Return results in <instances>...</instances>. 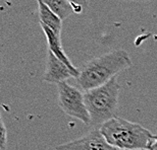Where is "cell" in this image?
Wrapping results in <instances>:
<instances>
[{
  "instance_id": "cell-5",
  "label": "cell",
  "mask_w": 157,
  "mask_h": 150,
  "mask_svg": "<svg viewBox=\"0 0 157 150\" xmlns=\"http://www.w3.org/2000/svg\"><path fill=\"white\" fill-rule=\"evenodd\" d=\"M54 150H119L106 141L99 129H94L81 138L56 146Z\"/></svg>"
},
{
  "instance_id": "cell-11",
  "label": "cell",
  "mask_w": 157,
  "mask_h": 150,
  "mask_svg": "<svg viewBox=\"0 0 157 150\" xmlns=\"http://www.w3.org/2000/svg\"><path fill=\"white\" fill-rule=\"evenodd\" d=\"M74 7L75 13H82L84 8L88 5V0H67Z\"/></svg>"
},
{
  "instance_id": "cell-8",
  "label": "cell",
  "mask_w": 157,
  "mask_h": 150,
  "mask_svg": "<svg viewBox=\"0 0 157 150\" xmlns=\"http://www.w3.org/2000/svg\"><path fill=\"white\" fill-rule=\"evenodd\" d=\"M38 1V7H39V18L40 23L44 24L50 30H53L57 36L61 35V29H62V20L61 18L55 14L48 6H46L42 1Z\"/></svg>"
},
{
  "instance_id": "cell-7",
  "label": "cell",
  "mask_w": 157,
  "mask_h": 150,
  "mask_svg": "<svg viewBox=\"0 0 157 150\" xmlns=\"http://www.w3.org/2000/svg\"><path fill=\"white\" fill-rule=\"evenodd\" d=\"M41 27H42V30H44V33H45V35H46L47 42H48V46H49V51H51L59 60L63 62L65 65H67L68 68L78 76L80 70L77 69V68L74 66L73 63L71 62V60L68 59V57L63 52L60 36H57L53 30H51L49 27H47L46 26H44V24H41Z\"/></svg>"
},
{
  "instance_id": "cell-3",
  "label": "cell",
  "mask_w": 157,
  "mask_h": 150,
  "mask_svg": "<svg viewBox=\"0 0 157 150\" xmlns=\"http://www.w3.org/2000/svg\"><path fill=\"white\" fill-rule=\"evenodd\" d=\"M119 90L121 85L114 77L104 85L85 91V102L91 117V125L101 126L115 117Z\"/></svg>"
},
{
  "instance_id": "cell-6",
  "label": "cell",
  "mask_w": 157,
  "mask_h": 150,
  "mask_svg": "<svg viewBox=\"0 0 157 150\" xmlns=\"http://www.w3.org/2000/svg\"><path fill=\"white\" fill-rule=\"evenodd\" d=\"M78 78V75L73 72L67 65L60 61L51 51L48 52L46 60V71L44 74V80L49 83L58 84L64 82L68 78Z\"/></svg>"
},
{
  "instance_id": "cell-9",
  "label": "cell",
  "mask_w": 157,
  "mask_h": 150,
  "mask_svg": "<svg viewBox=\"0 0 157 150\" xmlns=\"http://www.w3.org/2000/svg\"><path fill=\"white\" fill-rule=\"evenodd\" d=\"M40 1L48 6L55 14L61 18V20L75 13L74 7L67 0H40Z\"/></svg>"
},
{
  "instance_id": "cell-10",
  "label": "cell",
  "mask_w": 157,
  "mask_h": 150,
  "mask_svg": "<svg viewBox=\"0 0 157 150\" xmlns=\"http://www.w3.org/2000/svg\"><path fill=\"white\" fill-rule=\"evenodd\" d=\"M7 144V132H6V127L4 122L2 120V116L0 114V149L4 150Z\"/></svg>"
},
{
  "instance_id": "cell-14",
  "label": "cell",
  "mask_w": 157,
  "mask_h": 150,
  "mask_svg": "<svg viewBox=\"0 0 157 150\" xmlns=\"http://www.w3.org/2000/svg\"><path fill=\"white\" fill-rule=\"evenodd\" d=\"M122 150H128V149H122Z\"/></svg>"
},
{
  "instance_id": "cell-12",
  "label": "cell",
  "mask_w": 157,
  "mask_h": 150,
  "mask_svg": "<svg viewBox=\"0 0 157 150\" xmlns=\"http://www.w3.org/2000/svg\"><path fill=\"white\" fill-rule=\"evenodd\" d=\"M146 150H157V136H153L148 143Z\"/></svg>"
},
{
  "instance_id": "cell-15",
  "label": "cell",
  "mask_w": 157,
  "mask_h": 150,
  "mask_svg": "<svg viewBox=\"0 0 157 150\" xmlns=\"http://www.w3.org/2000/svg\"><path fill=\"white\" fill-rule=\"evenodd\" d=\"M143 150H146V149H143Z\"/></svg>"
},
{
  "instance_id": "cell-13",
  "label": "cell",
  "mask_w": 157,
  "mask_h": 150,
  "mask_svg": "<svg viewBox=\"0 0 157 150\" xmlns=\"http://www.w3.org/2000/svg\"><path fill=\"white\" fill-rule=\"evenodd\" d=\"M124 1H136V2H144V1H151V0H124Z\"/></svg>"
},
{
  "instance_id": "cell-1",
  "label": "cell",
  "mask_w": 157,
  "mask_h": 150,
  "mask_svg": "<svg viewBox=\"0 0 157 150\" xmlns=\"http://www.w3.org/2000/svg\"><path fill=\"white\" fill-rule=\"evenodd\" d=\"M132 64L130 55L124 50L107 52L86 62L80 69L77 82L82 89L88 91L104 85Z\"/></svg>"
},
{
  "instance_id": "cell-2",
  "label": "cell",
  "mask_w": 157,
  "mask_h": 150,
  "mask_svg": "<svg viewBox=\"0 0 157 150\" xmlns=\"http://www.w3.org/2000/svg\"><path fill=\"white\" fill-rule=\"evenodd\" d=\"M100 132L109 144L119 150H143L154 135L142 125L114 117L101 125Z\"/></svg>"
},
{
  "instance_id": "cell-4",
  "label": "cell",
  "mask_w": 157,
  "mask_h": 150,
  "mask_svg": "<svg viewBox=\"0 0 157 150\" xmlns=\"http://www.w3.org/2000/svg\"><path fill=\"white\" fill-rule=\"evenodd\" d=\"M58 105L62 112L71 118L78 119L85 125L91 124V117L87 110L84 93L67 81L57 84Z\"/></svg>"
}]
</instances>
